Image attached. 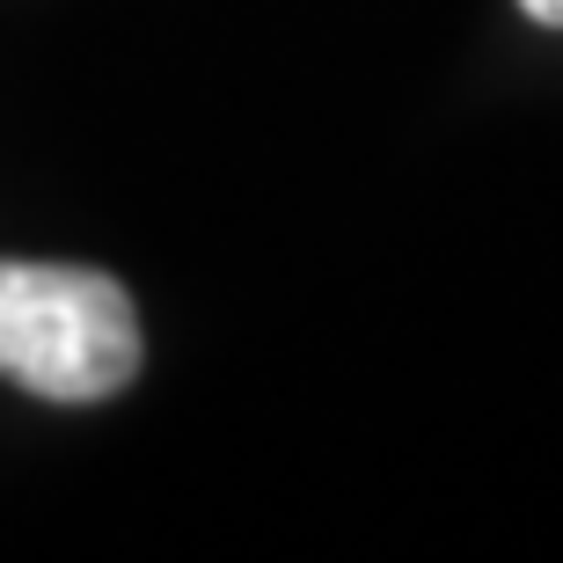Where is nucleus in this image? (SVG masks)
<instances>
[{
    "instance_id": "1",
    "label": "nucleus",
    "mask_w": 563,
    "mask_h": 563,
    "mask_svg": "<svg viewBox=\"0 0 563 563\" xmlns=\"http://www.w3.org/2000/svg\"><path fill=\"white\" fill-rule=\"evenodd\" d=\"M0 374L44 402H103L140 374L125 286L81 264H0Z\"/></svg>"
},
{
    "instance_id": "2",
    "label": "nucleus",
    "mask_w": 563,
    "mask_h": 563,
    "mask_svg": "<svg viewBox=\"0 0 563 563\" xmlns=\"http://www.w3.org/2000/svg\"><path fill=\"white\" fill-rule=\"evenodd\" d=\"M520 8H527L534 22H556V30H563V0H520Z\"/></svg>"
}]
</instances>
